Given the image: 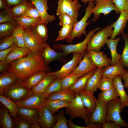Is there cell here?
<instances>
[{
    "label": "cell",
    "mask_w": 128,
    "mask_h": 128,
    "mask_svg": "<svg viewBox=\"0 0 128 128\" xmlns=\"http://www.w3.org/2000/svg\"><path fill=\"white\" fill-rule=\"evenodd\" d=\"M50 68L45 62L41 54L31 51L26 56L15 60L10 63L8 71L14 73L23 82L33 73L40 71H51Z\"/></svg>",
    "instance_id": "1"
},
{
    "label": "cell",
    "mask_w": 128,
    "mask_h": 128,
    "mask_svg": "<svg viewBox=\"0 0 128 128\" xmlns=\"http://www.w3.org/2000/svg\"><path fill=\"white\" fill-rule=\"evenodd\" d=\"M101 28L97 27L90 31L86 36L84 40L80 43L75 44H55L53 45V47L55 50L62 52L66 56L71 53L77 52L80 53L83 57L87 48V44L90 38L96 32Z\"/></svg>",
    "instance_id": "2"
},
{
    "label": "cell",
    "mask_w": 128,
    "mask_h": 128,
    "mask_svg": "<svg viewBox=\"0 0 128 128\" xmlns=\"http://www.w3.org/2000/svg\"><path fill=\"white\" fill-rule=\"evenodd\" d=\"M88 5L85 10L86 12L83 17L74 26L72 32L69 36L66 39V42L71 43L76 37L80 38L81 36L87 35L86 30V27L91 22L90 19L87 21L88 18L91 16L92 13L91 10L95 5V2L89 1Z\"/></svg>",
    "instance_id": "3"
},
{
    "label": "cell",
    "mask_w": 128,
    "mask_h": 128,
    "mask_svg": "<svg viewBox=\"0 0 128 128\" xmlns=\"http://www.w3.org/2000/svg\"><path fill=\"white\" fill-rule=\"evenodd\" d=\"M112 28L111 23L102 30L97 31L88 41L87 49L100 51L101 48L104 47L108 38L112 36L113 32Z\"/></svg>",
    "instance_id": "4"
},
{
    "label": "cell",
    "mask_w": 128,
    "mask_h": 128,
    "mask_svg": "<svg viewBox=\"0 0 128 128\" xmlns=\"http://www.w3.org/2000/svg\"><path fill=\"white\" fill-rule=\"evenodd\" d=\"M32 90L26 87L23 82L18 79L4 92L3 95L11 100L16 102L24 100L33 93Z\"/></svg>",
    "instance_id": "5"
},
{
    "label": "cell",
    "mask_w": 128,
    "mask_h": 128,
    "mask_svg": "<svg viewBox=\"0 0 128 128\" xmlns=\"http://www.w3.org/2000/svg\"><path fill=\"white\" fill-rule=\"evenodd\" d=\"M107 111L106 121H113L121 127L128 128V123L122 119L120 113L122 110L119 98L107 104Z\"/></svg>",
    "instance_id": "6"
},
{
    "label": "cell",
    "mask_w": 128,
    "mask_h": 128,
    "mask_svg": "<svg viewBox=\"0 0 128 128\" xmlns=\"http://www.w3.org/2000/svg\"><path fill=\"white\" fill-rule=\"evenodd\" d=\"M65 113L69 115L72 119L81 117L84 120L91 113L89 110L83 105L80 96L77 94L75 98L71 102L69 106L64 108Z\"/></svg>",
    "instance_id": "7"
},
{
    "label": "cell",
    "mask_w": 128,
    "mask_h": 128,
    "mask_svg": "<svg viewBox=\"0 0 128 128\" xmlns=\"http://www.w3.org/2000/svg\"><path fill=\"white\" fill-rule=\"evenodd\" d=\"M23 36L25 47L33 52L41 54L47 43L40 39L28 28H24Z\"/></svg>",
    "instance_id": "8"
},
{
    "label": "cell",
    "mask_w": 128,
    "mask_h": 128,
    "mask_svg": "<svg viewBox=\"0 0 128 128\" xmlns=\"http://www.w3.org/2000/svg\"><path fill=\"white\" fill-rule=\"evenodd\" d=\"M107 111V104L97 99L94 111L87 115L84 120L87 126L96 123L101 125L104 123L106 121Z\"/></svg>",
    "instance_id": "9"
},
{
    "label": "cell",
    "mask_w": 128,
    "mask_h": 128,
    "mask_svg": "<svg viewBox=\"0 0 128 128\" xmlns=\"http://www.w3.org/2000/svg\"><path fill=\"white\" fill-rule=\"evenodd\" d=\"M95 5L92 9L93 17L92 21L95 22L103 14L105 16L114 10L116 12L117 10L116 6L112 0H98L95 2Z\"/></svg>",
    "instance_id": "10"
},
{
    "label": "cell",
    "mask_w": 128,
    "mask_h": 128,
    "mask_svg": "<svg viewBox=\"0 0 128 128\" xmlns=\"http://www.w3.org/2000/svg\"><path fill=\"white\" fill-rule=\"evenodd\" d=\"M46 97L44 93H33L29 97L16 103L18 107H29L37 109L39 110L46 105Z\"/></svg>",
    "instance_id": "11"
},
{
    "label": "cell",
    "mask_w": 128,
    "mask_h": 128,
    "mask_svg": "<svg viewBox=\"0 0 128 128\" xmlns=\"http://www.w3.org/2000/svg\"><path fill=\"white\" fill-rule=\"evenodd\" d=\"M73 57L70 61L64 64L59 70L51 72L54 74L56 78H61L66 75L71 73L78 66L83 57L80 53H73Z\"/></svg>",
    "instance_id": "12"
},
{
    "label": "cell",
    "mask_w": 128,
    "mask_h": 128,
    "mask_svg": "<svg viewBox=\"0 0 128 128\" xmlns=\"http://www.w3.org/2000/svg\"><path fill=\"white\" fill-rule=\"evenodd\" d=\"M85 54L97 68L105 67L111 65V59L107 57L103 51L97 52L93 50L86 49Z\"/></svg>",
    "instance_id": "13"
},
{
    "label": "cell",
    "mask_w": 128,
    "mask_h": 128,
    "mask_svg": "<svg viewBox=\"0 0 128 128\" xmlns=\"http://www.w3.org/2000/svg\"><path fill=\"white\" fill-rule=\"evenodd\" d=\"M56 115L54 116L45 105L39 110L38 123L42 128H53L56 122Z\"/></svg>",
    "instance_id": "14"
},
{
    "label": "cell",
    "mask_w": 128,
    "mask_h": 128,
    "mask_svg": "<svg viewBox=\"0 0 128 128\" xmlns=\"http://www.w3.org/2000/svg\"><path fill=\"white\" fill-rule=\"evenodd\" d=\"M48 0H30L34 5L39 12L42 21L47 24L56 19L55 16L47 13L49 9L47 5Z\"/></svg>",
    "instance_id": "15"
},
{
    "label": "cell",
    "mask_w": 128,
    "mask_h": 128,
    "mask_svg": "<svg viewBox=\"0 0 128 128\" xmlns=\"http://www.w3.org/2000/svg\"><path fill=\"white\" fill-rule=\"evenodd\" d=\"M42 57L46 64H48L54 61H59L62 63L67 61L66 56L62 52H57L51 48L47 43L41 53Z\"/></svg>",
    "instance_id": "16"
},
{
    "label": "cell",
    "mask_w": 128,
    "mask_h": 128,
    "mask_svg": "<svg viewBox=\"0 0 128 128\" xmlns=\"http://www.w3.org/2000/svg\"><path fill=\"white\" fill-rule=\"evenodd\" d=\"M39 110L32 107H18L17 115L21 118L31 123H35L37 122Z\"/></svg>",
    "instance_id": "17"
},
{
    "label": "cell",
    "mask_w": 128,
    "mask_h": 128,
    "mask_svg": "<svg viewBox=\"0 0 128 128\" xmlns=\"http://www.w3.org/2000/svg\"><path fill=\"white\" fill-rule=\"evenodd\" d=\"M128 20V11H123L120 13L119 17L115 22L111 23L114 28L113 33L110 38L114 39L117 36H119L124 32Z\"/></svg>",
    "instance_id": "18"
},
{
    "label": "cell",
    "mask_w": 128,
    "mask_h": 128,
    "mask_svg": "<svg viewBox=\"0 0 128 128\" xmlns=\"http://www.w3.org/2000/svg\"><path fill=\"white\" fill-rule=\"evenodd\" d=\"M124 67L120 59L115 65L105 67L102 73L101 78L106 77L113 79L118 75L127 73V69L125 68Z\"/></svg>",
    "instance_id": "19"
},
{
    "label": "cell",
    "mask_w": 128,
    "mask_h": 128,
    "mask_svg": "<svg viewBox=\"0 0 128 128\" xmlns=\"http://www.w3.org/2000/svg\"><path fill=\"white\" fill-rule=\"evenodd\" d=\"M18 79L14 73L9 71L1 73L0 75V95H3L4 92Z\"/></svg>",
    "instance_id": "20"
},
{
    "label": "cell",
    "mask_w": 128,
    "mask_h": 128,
    "mask_svg": "<svg viewBox=\"0 0 128 128\" xmlns=\"http://www.w3.org/2000/svg\"><path fill=\"white\" fill-rule=\"evenodd\" d=\"M121 75H118L113 79L114 85L116 89L120 99L121 109L128 107V95L124 89Z\"/></svg>",
    "instance_id": "21"
},
{
    "label": "cell",
    "mask_w": 128,
    "mask_h": 128,
    "mask_svg": "<svg viewBox=\"0 0 128 128\" xmlns=\"http://www.w3.org/2000/svg\"><path fill=\"white\" fill-rule=\"evenodd\" d=\"M83 57V59L79 63L78 66L71 73L78 75L80 77L97 68L85 54Z\"/></svg>",
    "instance_id": "22"
},
{
    "label": "cell",
    "mask_w": 128,
    "mask_h": 128,
    "mask_svg": "<svg viewBox=\"0 0 128 128\" xmlns=\"http://www.w3.org/2000/svg\"><path fill=\"white\" fill-rule=\"evenodd\" d=\"M104 69V67L97 68L94 73L88 79L84 90L93 93L97 91Z\"/></svg>",
    "instance_id": "23"
},
{
    "label": "cell",
    "mask_w": 128,
    "mask_h": 128,
    "mask_svg": "<svg viewBox=\"0 0 128 128\" xmlns=\"http://www.w3.org/2000/svg\"><path fill=\"white\" fill-rule=\"evenodd\" d=\"M78 94L80 96L84 106L89 110L91 113H92L96 108L97 101L93 93L83 90L80 91Z\"/></svg>",
    "instance_id": "24"
},
{
    "label": "cell",
    "mask_w": 128,
    "mask_h": 128,
    "mask_svg": "<svg viewBox=\"0 0 128 128\" xmlns=\"http://www.w3.org/2000/svg\"><path fill=\"white\" fill-rule=\"evenodd\" d=\"M77 94L72 91L62 89L58 91L50 94L47 96L46 99L50 100H61L71 102L75 98Z\"/></svg>",
    "instance_id": "25"
},
{
    "label": "cell",
    "mask_w": 128,
    "mask_h": 128,
    "mask_svg": "<svg viewBox=\"0 0 128 128\" xmlns=\"http://www.w3.org/2000/svg\"><path fill=\"white\" fill-rule=\"evenodd\" d=\"M56 78V76L51 72H46L41 81L32 89V91L33 93H44L49 85Z\"/></svg>",
    "instance_id": "26"
},
{
    "label": "cell",
    "mask_w": 128,
    "mask_h": 128,
    "mask_svg": "<svg viewBox=\"0 0 128 128\" xmlns=\"http://www.w3.org/2000/svg\"><path fill=\"white\" fill-rule=\"evenodd\" d=\"M120 39V37L116 39L110 38V39H107L105 42V44L110 51L111 57L110 65L111 66L117 63L120 59L121 55L117 53V47Z\"/></svg>",
    "instance_id": "27"
},
{
    "label": "cell",
    "mask_w": 128,
    "mask_h": 128,
    "mask_svg": "<svg viewBox=\"0 0 128 128\" xmlns=\"http://www.w3.org/2000/svg\"><path fill=\"white\" fill-rule=\"evenodd\" d=\"M9 111L2 104L0 108V126L2 128H14V120Z\"/></svg>",
    "instance_id": "28"
},
{
    "label": "cell",
    "mask_w": 128,
    "mask_h": 128,
    "mask_svg": "<svg viewBox=\"0 0 128 128\" xmlns=\"http://www.w3.org/2000/svg\"><path fill=\"white\" fill-rule=\"evenodd\" d=\"M30 51L26 47L17 46L9 54L5 62L7 63L10 64L15 60L26 56Z\"/></svg>",
    "instance_id": "29"
},
{
    "label": "cell",
    "mask_w": 128,
    "mask_h": 128,
    "mask_svg": "<svg viewBox=\"0 0 128 128\" xmlns=\"http://www.w3.org/2000/svg\"><path fill=\"white\" fill-rule=\"evenodd\" d=\"M96 68L79 78L75 83L68 89L78 94L81 90H84L89 78L95 72Z\"/></svg>",
    "instance_id": "30"
},
{
    "label": "cell",
    "mask_w": 128,
    "mask_h": 128,
    "mask_svg": "<svg viewBox=\"0 0 128 128\" xmlns=\"http://www.w3.org/2000/svg\"><path fill=\"white\" fill-rule=\"evenodd\" d=\"M47 24L42 21L30 27L29 29L43 41L46 42L48 38Z\"/></svg>",
    "instance_id": "31"
},
{
    "label": "cell",
    "mask_w": 128,
    "mask_h": 128,
    "mask_svg": "<svg viewBox=\"0 0 128 128\" xmlns=\"http://www.w3.org/2000/svg\"><path fill=\"white\" fill-rule=\"evenodd\" d=\"M45 102L46 105L53 115L57 112L59 109L69 106L71 103V102L65 100H50L46 99Z\"/></svg>",
    "instance_id": "32"
},
{
    "label": "cell",
    "mask_w": 128,
    "mask_h": 128,
    "mask_svg": "<svg viewBox=\"0 0 128 128\" xmlns=\"http://www.w3.org/2000/svg\"><path fill=\"white\" fill-rule=\"evenodd\" d=\"M46 73L45 71H40L33 73L23 82V85L28 89L31 90L41 81Z\"/></svg>",
    "instance_id": "33"
},
{
    "label": "cell",
    "mask_w": 128,
    "mask_h": 128,
    "mask_svg": "<svg viewBox=\"0 0 128 128\" xmlns=\"http://www.w3.org/2000/svg\"><path fill=\"white\" fill-rule=\"evenodd\" d=\"M117 92L114 86L108 90L99 93L97 99L106 104L118 98Z\"/></svg>",
    "instance_id": "34"
},
{
    "label": "cell",
    "mask_w": 128,
    "mask_h": 128,
    "mask_svg": "<svg viewBox=\"0 0 128 128\" xmlns=\"http://www.w3.org/2000/svg\"><path fill=\"white\" fill-rule=\"evenodd\" d=\"M35 7L31 1L25 0L22 3L11 8V10L14 17H18L23 15L29 8Z\"/></svg>",
    "instance_id": "35"
},
{
    "label": "cell",
    "mask_w": 128,
    "mask_h": 128,
    "mask_svg": "<svg viewBox=\"0 0 128 128\" xmlns=\"http://www.w3.org/2000/svg\"><path fill=\"white\" fill-rule=\"evenodd\" d=\"M18 25L24 28H29L32 26L42 21L41 19H35L28 17L21 16L14 17Z\"/></svg>",
    "instance_id": "36"
},
{
    "label": "cell",
    "mask_w": 128,
    "mask_h": 128,
    "mask_svg": "<svg viewBox=\"0 0 128 128\" xmlns=\"http://www.w3.org/2000/svg\"><path fill=\"white\" fill-rule=\"evenodd\" d=\"M0 101L8 109L11 116L14 118L17 115L18 107L15 102L3 95H0Z\"/></svg>",
    "instance_id": "37"
},
{
    "label": "cell",
    "mask_w": 128,
    "mask_h": 128,
    "mask_svg": "<svg viewBox=\"0 0 128 128\" xmlns=\"http://www.w3.org/2000/svg\"><path fill=\"white\" fill-rule=\"evenodd\" d=\"M17 25L10 22L0 23V39L11 35L13 31Z\"/></svg>",
    "instance_id": "38"
},
{
    "label": "cell",
    "mask_w": 128,
    "mask_h": 128,
    "mask_svg": "<svg viewBox=\"0 0 128 128\" xmlns=\"http://www.w3.org/2000/svg\"><path fill=\"white\" fill-rule=\"evenodd\" d=\"M80 76L76 74L71 73L61 79L62 89H68L76 82Z\"/></svg>",
    "instance_id": "39"
},
{
    "label": "cell",
    "mask_w": 128,
    "mask_h": 128,
    "mask_svg": "<svg viewBox=\"0 0 128 128\" xmlns=\"http://www.w3.org/2000/svg\"><path fill=\"white\" fill-rule=\"evenodd\" d=\"M14 128H40L38 123H33L23 119L18 115L13 118Z\"/></svg>",
    "instance_id": "40"
},
{
    "label": "cell",
    "mask_w": 128,
    "mask_h": 128,
    "mask_svg": "<svg viewBox=\"0 0 128 128\" xmlns=\"http://www.w3.org/2000/svg\"><path fill=\"white\" fill-rule=\"evenodd\" d=\"M121 35L124 41V46L120 59L124 66L128 68V33L124 32Z\"/></svg>",
    "instance_id": "41"
},
{
    "label": "cell",
    "mask_w": 128,
    "mask_h": 128,
    "mask_svg": "<svg viewBox=\"0 0 128 128\" xmlns=\"http://www.w3.org/2000/svg\"><path fill=\"white\" fill-rule=\"evenodd\" d=\"M73 2L72 0H59L58 3L56 15L59 16L63 14H67L70 9Z\"/></svg>",
    "instance_id": "42"
},
{
    "label": "cell",
    "mask_w": 128,
    "mask_h": 128,
    "mask_svg": "<svg viewBox=\"0 0 128 128\" xmlns=\"http://www.w3.org/2000/svg\"><path fill=\"white\" fill-rule=\"evenodd\" d=\"M24 27L18 25L13 31L12 34L16 39L18 46L25 47L23 36Z\"/></svg>",
    "instance_id": "43"
},
{
    "label": "cell",
    "mask_w": 128,
    "mask_h": 128,
    "mask_svg": "<svg viewBox=\"0 0 128 128\" xmlns=\"http://www.w3.org/2000/svg\"><path fill=\"white\" fill-rule=\"evenodd\" d=\"M61 79L56 78L52 81L45 91L44 94L46 96H47L50 94L62 89Z\"/></svg>",
    "instance_id": "44"
},
{
    "label": "cell",
    "mask_w": 128,
    "mask_h": 128,
    "mask_svg": "<svg viewBox=\"0 0 128 128\" xmlns=\"http://www.w3.org/2000/svg\"><path fill=\"white\" fill-rule=\"evenodd\" d=\"M11 8L1 10L0 12V23L10 22L17 25L11 10Z\"/></svg>",
    "instance_id": "45"
},
{
    "label": "cell",
    "mask_w": 128,
    "mask_h": 128,
    "mask_svg": "<svg viewBox=\"0 0 128 128\" xmlns=\"http://www.w3.org/2000/svg\"><path fill=\"white\" fill-rule=\"evenodd\" d=\"M56 122L53 128H68L64 110H61L56 116Z\"/></svg>",
    "instance_id": "46"
},
{
    "label": "cell",
    "mask_w": 128,
    "mask_h": 128,
    "mask_svg": "<svg viewBox=\"0 0 128 128\" xmlns=\"http://www.w3.org/2000/svg\"><path fill=\"white\" fill-rule=\"evenodd\" d=\"M74 25H65L59 31V34L55 41H58L68 38L70 35Z\"/></svg>",
    "instance_id": "47"
},
{
    "label": "cell",
    "mask_w": 128,
    "mask_h": 128,
    "mask_svg": "<svg viewBox=\"0 0 128 128\" xmlns=\"http://www.w3.org/2000/svg\"><path fill=\"white\" fill-rule=\"evenodd\" d=\"M16 43L17 40L12 34L1 39L0 41V50L9 48Z\"/></svg>",
    "instance_id": "48"
},
{
    "label": "cell",
    "mask_w": 128,
    "mask_h": 128,
    "mask_svg": "<svg viewBox=\"0 0 128 128\" xmlns=\"http://www.w3.org/2000/svg\"><path fill=\"white\" fill-rule=\"evenodd\" d=\"M114 86L113 79L103 77L101 78L98 88L102 91L109 89Z\"/></svg>",
    "instance_id": "49"
},
{
    "label": "cell",
    "mask_w": 128,
    "mask_h": 128,
    "mask_svg": "<svg viewBox=\"0 0 128 128\" xmlns=\"http://www.w3.org/2000/svg\"><path fill=\"white\" fill-rule=\"evenodd\" d=\"M59 16V24L61 26L70 25L74 26L77 23L72 17L66 13L63 14Z\"/></svg>",
    "instance_id": "50"
},
{
    "label": "cell",
    "mask_w": 128,
    "mask_h": 128,
    "mask_svg": "<svg viewBox=\"0 0 128 128\" xmlns=\"http://www.w3.org/2000/svg\"><path fill=\"white\" fill-rule=\"evenodd\" d=\"M117 11L116 14H120L123 11H128V0H112Z\"/></svg>",
    "instance_id": "51"
},
{
    "label": "cell",
    "mask_w": 128,
    "mask_h": 128,
    "mask_svg": "<svg viewBox=\"0 0 128 128\" xmlns=\"http://www.w3.org/2000/svg\"><path fill=\"white\" fill-rule=\"evenodd\" d=\"M22 16L28 17L35 19H41L40 14L35 7L29 8Z\"/></svg>",
    "instance_id": "52"
},
{
    "label": "cell",
    "mask_w": 128,
    "mask_h": 128,
    "mask_svg": "<svg viewBox=\"0 0 128 128\" xmlns=\"http://www.w3.org/2000/svg\"><path fill=\"white\" fill-rule=\"evenodd\" d=\"M18 46L16 43L7 49L0 50V61H5L10 52Z\"/></svg>",
    "instance_id": "53"
},
{
    "label": "cell",
    "mask_w": 128,
    "mask_h": 128,
    "mask_svg": "<svg viewBox=\"0 0 128 128\" xmlns=\"http://www.w3.org/2000/svg\"><path fill=\"white\" fill-rule=\"evenodd\" d=\"M102 128H120V127L115 122L111 121H106L101 125Z\"/></svg>",
    "instance_id": "54"
},
{
    "label": "cell",
    "mask_w": 128,
    "mask_h": 128,
    "mask_svg": "<svg viewBox=\"0 0 128 128\" xmlns=\"http://www.w3.org/2000/svg\"><path fill=\"white\" fill-rule=\"evenodd\" d=\"M10 66V64L6 63L5 61H0V72L3 73L8 71Z\"/></svg>",
    "instance_id": "55"
},
{
    "label": "cell",
    "mask_w": 128,
    "mask_h": 128,
    "mask_svg": "<svg viewBox=\"0 0 128 128\" xmlns=\"http://www.w3.org/2000/svg\"><path fill=\"white\" fill-rule=\"evenodd\" d=\"M72 119L70 117L69 120H67V123L68 128H87L86 127L80 126L73 123L72 120Z\"/></svg>",
    "instance_id": "56"
},
{
    "label": "cell",
    "mask_w": 128,
    "mask_h": 128,
    "mask_svg": "<svg viewBox=\"0 0 128 128\" xmlns=\"http://www.w3.org/2000/svg\"><path fill=\"white\" fill-rule=\"evenodd\" d=\"M9 6L10 7L18 5L25 0H6Z\"/></svg>",
    "instance_id": "57"
},
{
    "label": "cell",
    "mask_w": 128,
    "mask_h": 128,
    "mask_svg": "<svg viewBox=\"0 0 128 128\" xmlns=\"http://www.w3.org/2000/svg\"><path fill=\"white\" fill-rule=\"evenodd\" d=\"M11 8L8 4L6 0H0V9L1 10Z\"/></svg>",
    "instance_id": "58"
},
{
    "label": "cell",
    "mask_w": 128,
    "mask_h": 128,
    "mask_svg": "<svg viewBox=\"0 0 128 128\" xmlns=\"http://www.w3.org/2000/svg\"><path fill=\"white\" fill-rule=\"evenodd\" d=\"M121 76L124 82L123 85L124 87L128 88V73H127L121 75Z\"/></svg>",
    "instance_id": "59"
},
{
    "label": "cell",
    "mask_w": 128,
    "mask_h": 128,
    "mask_svg": "<svg viewBox=\"0 0 128 128\" xmlns=\"http://www.w3.org/2000/svg\"><path fill=\"white\" fill-rule=\"evenodd\" d=\"M101 125L97 123H95L90 125L87 126V128H100Z\"/></svg>",
    "instance_id": "60"
},
{
    "label": "cell",
    "mask_w": 128,
    "mask_h": 128,
    "mask_svg": "<svg viewBox=\"0 0 128 128\" xmlns=\"http://www.w3.org/2000/svg\"><path fill=\"white\" fill-rule=\"evenodd\" d=\"M97 0H81V1L83 3L86 4L89 1H93Z\"/></svg>",
    "instance_id": "61"
},
{
    "label": "cell",
    "mask_w": 128,
    "mask_h": 128,
    "mask_svg": "<svg viewBox=\"0 0 128 128\" xmlns=\"http://www.w3.org/2000/svg\"><path fill=\"white\" fill-rule=\"evenodd\" d=\"M78 0H74L76 1H78Z\"/></svg>",
    "instance_id": "62"
},
{
    "label": "cell",
    "mask_w": 128,
    "mask_h": 128,
    "mask_svg": "<svg viewBox=\"0 0 128 128\" xmlns=\"http://www.w3.org/2000/svg\"><path fill=\"white\" fill-rule=\"evenodd\" d=\"M127 73H128V69H127Z\"/></svg>",
    "instance_id": "63"
},
{
    "label": "cell",
    "mask_w": 128,
    "mask_h": 128,
    "mask_svg": "<svg viewBox=\"0 0 128 128\" xmlns=\"http://www.w3.org/2000/svg\"><path fill=\"white\" fill-rule=\"evenodd\" d=\"M26 0L28 1H29L30 0Z\"/></svg>",
    "instance_id": "64"
}]
</instances>
